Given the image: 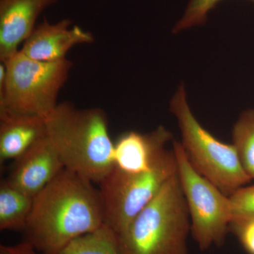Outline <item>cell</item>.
<instances>
[{"label": "cell", "mask_w": 254, "mask_h": 254, "mask_svg": "<svg viewBox=\"0 0 254 254\" xmlns=\"http://www.w3.org/2000/svg\"><path fill=\"white\" fill-rule=\"evenodd\" d=\"M105 225L100 190L64 168L33 200L23 232L26 242L43 254H58L78 237Z\"/></svg>", "instance_id": "cell-1"}, {"label": "cell", "mask_w": 254, "mask_h": 254, "mask_svg": "<svg viewBox=\"0 0 254 254\" xmlns=\"http://www.w3.org/2000/svg\"><path fill=\"white\" fill-rule=\"evenodd\" d=\"M46 123L47 136L58 150L65 168L98 184L113 171L115 143L103 110H79L71 103H62L46 119Z\"/></svg>", "instance_id": "cell-2"}, {"label": "cell", "mask_w": 254, "mask_h": 254, "mask_svg": "<svg viewBox=\"0 0 254 254\" xmlns=\"http://www.w3.org/2000/svg\"><path fill=\"white\" fill-rule=\"evenodd\" d=\"M190 215L178 171L118 235L123 254H189Z\"/></svg>", "instance_id": "cell-3"}, {"label": "cell", "mask_w": 254, "mask_h": 254, "mask_svg": "<svg viewBox=\"0 0 254 254\" xmlns=\"http://www.w3.org/2000/svg\"><path fill=\"white\" fill-rule=\"evenodd\" d=\"M0 65V115L46 119L58 106V94L68 78L71 62H41L21 50Z\"/></svg>", "instance_id": "cell-4"}, {"label": "cell", "mask_w": 254, "mask_h": 254, "mask_svg": "<svg viewBox=\"0 0 254 254\" xmlns=\"http://www.w3.org/2000/svg\"><path fill=\"white\" fill-rule=\"evenodd\" d=\"M170 110L181 130L182 147L198 173L227 196L250 182L252 178L244 170L235 146L219 141L195 119L183 85L173 97Z\"/></svg>", "instance_id": "cell-5"}, {"label": "cell", "mask_w": 254, "mask_h": 254, "mask_svg": "<svg viewBox=\"0 0 254 254\" xmlns=\"http://www.w3.org/2000/svg\"><path fill=\"white\" fill-rule=\"evenodd\" d=\"M177 171L175 152L167 149L150 168L139 173H125L113 168L100 184L105 225L120 235Z\"/></svg>", "instance_id": "cell-6"}, {"label": "cell", "mask_w": 254, "mask_h": 254, "mask_svg": "<svg viewBox=\"0 0 254 254\" xmlns=\"http://www.w3.org/2000/svg\"><path fill=\"white\" fill-rule=\"evenodd\" d=\"M178 175L186 198L190 232L201 251L225 244L232 221L230 197L192 166L180 142L173 141Z\"/></svg>", "instance_id": "cell-7"}, {"label": "cell", "mask_w": 254, "mask_h": 254, "mask_svg": "<svg viewBox=\"0 0 254 254\" xmlns=\"http://www.w3.org/2000/svg\"><path fill=\"white\" fill-rule=\"evenodd\" d=\"M14 161V168L6 179L33 198L65 168L58 150L48 136Z\"/></svg>", "instance_id": "cell-8"}, {"label": "cell", "mask_w": 254, "mask_h": 254, "mask_svg": "<svg viewBox=\"0 0 254 254\" xmlns=\"http://www.w3.org/2000/svg\"><path fill=\"white\" fill-rule=\"evenodd\" d=\"M71 25V21L68 19L53 24L45 19L35 28L20 50L28 58L38 61L66 59V55L73 47L94 41L91 33L77 26L70 28Z\"/></svg>", "instance_id": "cell-9"}, {"label": "cell", "mask_w": 254, "mask_h": 254, "mask_svg": "<svg viewBox=\"0 0 254 254\" xmlns=\"http://www.w3.org/2000/svg\"><path fill=\"white\" fill-rule=\"evenodd\" d=\"M58 0H0V60L4 63L29 38L37 18Z\"/></svg>", "instance_id": "cell-10"}, {"label": "cell", "mask_w": 254, "mask_h": 254, "mask_svg": "<svg viewBox=\"0 0 254 254\" xmlns=\"http://www.w3.org/2000/svg\"><path fill=\"white\" fill-rule=\"evenodd\" d=\"M173 135L163 126L146 134L127 132L119 138L114 149V168L125 173H139L150 168Z\"/></svg>", "instance_id": "cell-11"}, {"label": "cell", "mask_w": 254, "mask_h": 254, "mask_svg": "<svg viewBox=\"0 0 254 254\" xmlns=\"http://www.w3.org/2000/svg\"><path fill=\"white\" fill-rule=\"evenodd\" d=\"M46 137V119L1 114L0 162L17 160Z\"/></svg>", "instance_id": "cell-12"}, {"label": "cell", "mask_w": 254, "mask_h": 254, "mask_svg": "<svg viewBox=\"0 0 254 254\" xmlns=\"http://www.w3.org/2000/svg\"><path fill=\"white\" fill-rule=\"evenodd\" d=\"M34 198L8 181L0 184V230L23 232L32 209Z\"/></svg>", "instance_id": "cell-13"}, {"label": "cell", "mask_w": 254, "mask_h": 254, "mask_svg": "<svg viewBox=\"0 0 254 254\" xmlns=\"http://www.w3.org/2000/svg\"><path fill=\"white\" fill-rule=\"evenodd\" d=\"M58 254H123L118 236L106 225L78 237Z\"/></svg>", "instance_id": "cell-14"}, {"label": "cell", "mask_w": 254, "mask_h": 254, "mask_svg": "<svg viewBox=\"0 0 254 254\" xmlns=\"http://www.w3.org/2000/svg\"><path fill=\"white\" fill-rule=\"evenodd\" d=\"M232 138L244 170L254 179V110L242 114L234 126Z\"/></svg>", "instance_id": "cell-15"}, {"label": "cell", "mask_w": 254, "mask_h": 254, "mask_svg": "<svg viewBox=\"0 0 254 254\" xmlns=\"http://www.w3.org/2000/svg\"><path fill=\"white\" fill-rule=\"evenodd\" d=\"M222 0H190L185 14L177 22L175 32L203 24L207 21L210 11ZM254 2V0H251Z\"/></svg>", "instance_id": "cell-16"}, {"label": "cell", "mask_w": 254, "mask_h": 254, "mask_svg": "<svg viewBox=\"0 0 254 254\" xmlns=\"http://www.w3.org/2000/svg\"><path fill=\"white\" fill-rule=\"evenodd\" d=\"M229 197L231 202V222L254 220V185L242 187Z\"/></svg>", "instance_id": "cell-17"}, {"label": "cell", "mask_w": 254, "mask_h": 254, "mask_svg": "<svg viewBox=\"0 0 254 254\" xmlns=\"http://www.w3.org/2000/svg\"><path fill=\"white\" fill-rule=\"evenodd\" d=\"M230 231L237 237L247 253L254 254V220L231 222L229 227Z\"/></svg>", "instance_id": "cell-18"}, {"label": "cell", "mask_w": 254, "mask_h": 254, "mask_svg": "<svg viewBox=\"0 0 254 254\" xmlns=\"http://www.w3.org/2000/svg\"><path fill=\"white\" fill-rule=\"evenodd\" d=\"M0 254H43L38 252L29 242L24 241L14 246L0 245Z\"/></svg>", "instance_id": "cell-19"}]
</instances>
